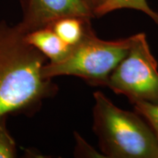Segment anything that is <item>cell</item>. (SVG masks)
Masks as SVG:
<instances>
[{"label": "cell", "mask_w": 158, "mask_h": 158, "mask_svg": "<svg viewBox=\"0 0 158 158\" xmlns=\"http://www.w3.org/2000/svg\"><path fill=\"white\" fill-rule=\"evenodd\" d=\"M25 35L19 23L0 21V117L33 109L58 91L41 74L48 59Z\"/></svg>", "instance_id": "6da1fadb"}, {"label": "cell", "mask_w": 158, "mask_h": 158, "mask_svg": "<svg viewBox=\"0 0 158 158\" xmlns=\"http://www.w3.org/2000/svg\"><path fill=\"white\" fill-rule=\"evenodd\" d=\"M93 96L92 128L105 157L158 158L157 138L139 116L117 107L101 92Z\"/></svg>", "instance_id": "7a4b0ae2"}, {"label": "cell", "mask_w": 158, "mask_h": 158, "mask_svg": "<svg viewBox=\"0 0 158 158\" xmlns=\"http://www.w3.org/2000/svg\"><path fill=\"white\" fill-rule=\"evenodd\" d=\"M131 41L132 36L114 40H102L91 27L64 59L43 65L41 74L47 79L76 76L93 86H105L112 71L127 54Z\"/></svg>", "instance_id": "3957f363"}, {"label": "cell", "mask_w": 158, "mask_h": 158, "mask_svg": "<svg viewBox=\"0 0 158 158\" xmlns=\"http://www.w3.org/2000/svg\"><path fill=\"white\" fill-rule=\"evenodd\" d=\"M105 86L126 96L132 103L158 104V64L145 33L132 35L127 54L110 74Z\"/></svg>", "instance_id": "277c9868"}, {"label": "cell", "mask_w": 158, "mask_h": 158, "mask_svg": "<svg viewBox=\"0 0 158 158\" xmlns=\"http://www.w3.org/2000/svg\"><path fill=\"white\" fill-rule=\"evenodd\" d=\"M66 17L91 19L94 15L82 0H23V19L19 24L27 34Z\"/></svg>", "instance_id": "5b68a950"}, {"label": "cell", "mask_w": 158, "mask_h": 158, "mask_svg": "<svg viewBox=\"0 0 158 158\" xmlns=\"http://www.w3.org/2000/svg\"><path fill=\"white\" fill-rule=\"evenodd\" d=\"M29 45L40 51L49 60L57 62L64 58L71 49V45L65 43L50 27H44L25 35Z\"/></svg>", "instance_id": "8992f818"}, {"label": "cell", "mask_w": 158, "mask_h": 158, "mask_svg": "<svg viewBox=\"0 0 158 158\" xmlns=\"http://www.w3.org/2000/svg\"><path fill=\"white\" fill-rule=\"evenodd\" d=\"M90 19L79 17L62 18L50 26L51 29L65 43L75 45L80 42L91 26Z\"/></svg>", "instance_id": "52a82bcc"}, {"label": "cell", "mask_w": 158, "mask_h": 158, "mask_svg": "<svg viewBox=\"0 0 158 158\" xmlns=\"http://www.w3.org/2000/svg\"><path fill=\"white\" fill-rule=\"evenodd\" d=\"M121 9H132L142 12L158 24V13L149 5L147 0H106L101 7L94 12V16L101 17Z\"/></svg>", "instance_id": "ba28073f"}, {"label": "cell", "mask_w": 158, "mask_h": 158, "mask_svg": "<svg viewBox=\"0 0 158 158\" xmlns=\"http://www.w3.org/2000/svg\"><path fill=\"white\" fill-rule=\"evenodd\" d=\"M7 117H0V158H14L17 154L16 143L7 130Z\"/></svg>", "instance_id": "9c48e42d"}, {"label": "cell", "mask_w": 158, "mask_h": 158, "mask_svg": "<svg viewBox=\"0 0 158 158\" xmlns=\"http://www.w3.org/2000/svg\"><path fill=\"white\" fill-rule=\"evenodd\" d=\"M133 103L137 113L149 122L158 141V104L146 101H136Z\"/></svg>", "instance_id": "30bf717a"}, {"label": "cell", "mask_w": 158, "mask_h": 158, "mask_svg": "<svg viewBox=\"0 0 158 158\" xmlns=\"http://www.w3.org/2000/svg\"><path fill=\"white\" fill-rule=\"evenodd\" d=\"M74 138L76 141L74 149V155L76 157H92L105 158V155L101 152L94 149L83 138L80 134L74 132Z\"/></svg>", "instance_id": "8fae6325"}, {"label": "cell", "mask_w": 158, "mask_h": 158, "mask_svg": "<svg viewBox=\"0 0 158 158\" xmlns=\"http://www.w3.org/2000/svg\"><path fill=\"white\" fill-rule=\"evenodd\" d=\"M83 2L89 7V9L94 14V12L105 3L106 0H82Z\"/></svg>", "instance_id": "7c38bea8"}]
</instances>
